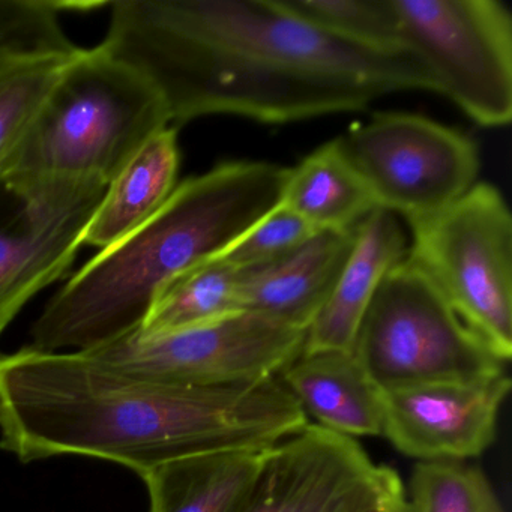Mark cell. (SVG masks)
<instances>
[{"mask_svg": "<svg viewBox=\"0 0 512 512\" xmlns=\"http://www.w3.org/2000/svg\"><path fill=\"white\" fill-rule=\"evenodd\" d=\"M403 49L484 128L512 119V17L499 0H392Z\"/></svg>", "mask_w": 512, "mask_h": 512, "instance_id": "52a82bcc", "label": "cell"}, {"mask_svg": "<svg viewBox=\"0 0 512 512\" xmlns=\"http://www.w3.org/2000/svg\"><path fill=\"white\" fill-rule=\"evenodd\" d=\"M239 274L217 259L188 269L158 293L137 334H167L238 313Z\"/></svg>", "mask_w": 512, "mask_h": 512, "instance_id": "d6986e66", "label": "cell"}, {"mask_svg": "<svg viewBox=\"0 0 512 512\" xmlns=\"http://www.w3.org/2000/svg\"><path fill=\"white\" fill-rule=\"evenodd\" d=\"M409 502L413 512H505L482 470L455 460L416 464Z\"/></svg>", "mask_w": 512, "mask_h": 512, "instance_id": "7402d4cb", "label": "cell"}, {"mask_svg": "<svg viewBox=\"0 0 512 512\" xmlns=\"http://www.w3.org/2000/svg\"><path fill=\"white\" fill-rule=\"evenodd\" d=\"M281 205L317 230L353 229L377 205L358 170L335 139L289 169Z\"/></svg>", "mask_w": 512, "mask_h": 512, "instance_id": "ac0fdd59", "label": "cell"}, {"mask_svg": "<svg viewBox=\"0 0 512 512\" xmlns=\"http://www.w3.org/2000/svg\"><path fill=\"white\" fill-rule=\"evenodd\" d=\"M76 53L0 55V173Z\"/></svg>", "mask_w": 512, "mask_h": 512, "instance_id": "ffe728a7", "label": "cell"}, {"mask_svg": "<svg viewBox=\"0 0 512 512\" xmlns=\"http://www.w3.org/2000/svg\"><path fill=\"white\" fill-rule=\"evenodd\" d=\"M379 512H413L412 505L404 493L400 476L386 467L379 496Z\"/></svg>", "mask_w": 512, "mask_h": 512, "instance_id": "cb8c5ba5", "label": "cell"}, {"mask_svg": "<svg viewBox=\"0 0 512 512\" xmlns=\"http://www.w3.org/2000/svg\"><path fill=\"white\" fill-rule=\"evenodd\" d=\"M338 140L377 208L409 224L439 214L478 184L476 143L424 116L376 113Z\"/></svg>", "mask_w": 512, "mask_h": 512, "instance_id": "9c48e42d", "label": "cell"}, {"mask_svg": "<svg viewBox=\"0 0 512 512\" xmlns=\"http://www.w3.org/2000/svg\"><path fill=\"white\" fill-rule=\"evenodd\" d=\"M289 169L232 161L176 185L139 229L89 260L32 326L41 352H86L137 331L173 278L214 259L280 205Z\"/></svg>", "mask_w": 512, "mask_h": 512, "instance_id": "3957f363", "label": "cell"}, {"mask_svg": "<svg viewBox=\"0 0 512 512\" xmlns=\"http://www.w3.org/2000/svg\"><path fill=\"white\" fill-rule=\"evenodd\" d=\"M284 10L338 40L377 52L404 50L392 0H278Z\"/></svg>", "mask_w": 512, "mask_h": 512, "instance_id": "44dd1931", "label": "cell"}, {"mask_svg": "<svg viewBox=\"0 0 512 512\" xmlns=\"http://www.w3.org/2000/svg\"><path fill=\"white\" fill-rule=\"evenodd\" d=\"M181 152L175 127L152 137L109 185L83 245L106 250L151 220L172 196Z\"/></svg>", "mask_w": 512, "mask_h": 512, "instance_id": "e0dca14e", "label": "cell"}, {"mask_svg": "<svg viewBox=\"0 0 512 512\" xmlns=\"http://www.w3.org/2000/svg\"><path fill=\"white\" fill-rule=\"evenodd\" d=\"M397 215L376 209L356 226L355 244L325 307L305 332L302 353L352 352L356 332L385 275L406 257Z\"/></svg>", "mask_w": 512, "mask_h": 512, "instance_id": "5bb4252c", "label": "cell"}, {"mask_svg": "<svg viewBox=\"0 0 512 512\" xmlns=\"http://www.w3.org/2000/svg\"><path fill=\"white\" fill-rule=\"evenodd\" d=\"M304 341V331L238 311L167 334L134 331L80 353L124 376L170 385L211 386L278 377L301 355Z\"/></svg>", "mask_w": 512, "mask_h": 512, "instance_id": "ba28073f", "label": "cell"}, {"mask_svg": "<svg viewBox=\"0 0 512 512\" xmlns=\"http://www.w3.org/2000/svg\"><path fill=\"white\" fill-rule=\"evenodd\" d=\"M511 389L508 374L470 383L383 392V434L409 457L455 460L482 454L496 437L500 407Z\"/></svg>", "mask_w": 512, "mask_h": 512, "instance_id": "7c38bea8", "label": "cell"}, {"mask_svg": "<svg viewBox=\"0 0 512 512\" xmlns=\"http://www.w3.org/2000/svg\"><path fill=\"white\" fill-rule=\"evenodd\" d=\"M406 259L502 361L512 355V217L502 193L476 184L439 214L409 224Z\"/></svg>", "mask_w": 512, "mask_h": 512, "instance_id": "8992f818", "label": "cell"}, {"mask_svg": "<svg viewBox=\"0 0 512 512\" xmlns=\"http://www.w3.org/2000/svg\"><path fill=\"white\" fill-rule=\"evenodd\" d=\"M307 413L278 377L191 386L124 376L80 352L0 355V449L22 463L59 455L148 470L193 455L271 448Z\"/></svg>", "mask_w": 512, "mask_h": 512, "instance_id": "7a4b0ae2", "label": "cell"}, {"mask_svg": "<svg viewBox=\"0 0 512 512\" xmlns=\"http://www.w3.org/2000/svg\"><path fill=\"white\" fill-rule=\"evenodd\" d=\"M319 232L280 203L214 259L236 271L260 268L289 256Z\"/></svg>", "mask_w": 512, "mask_h": 512, "instance_id": "603a6c76", "label": "cell"}, {"mask_svg": "<svg viewBox=\"0 0 512 512\" xmlns=\"http://www.w3.org/2000/svg\"><path fill=\"white\" fill-rule=\"evenodd\" d=\"M100 44L157 88L172 124L235 115L286 124L437 92L409 50L377 52L302 22L278 0H118Z\"/></svg>", "mask_w": 512, "mask_h": 512, "instance_id": "6da1fadb", "label": "cell"}, {"mask_svg": "<svg viewBox=\"0 0 512 512\" xmlns=\"http://www.w3.org/2000/svg\"><path fill=\"white\" fill-rule=\"evenodd\" d=\"M355 229L322 230L277 262L239 271L241 311L307 332L346 265L355 244Z\"/></svg>", "mask_w": 512, "mask_h": 512, "instance_id": "4fadbf2b", "label": "cell"}, {"mask_svg": "<svg viewBox=\"0 0 512 512\" xmlns=\"http://www.w3.org/2000/svg\"><path fill=\"white\" fill-rule=\"evenodd\" d=\"M170 124L163 97L142 73L101 46L82 49L2 173L83 179L109 187Z\"/></svg>", "mask_w": 512, "mask_h": 512, "instance_id": "277c9868", "label": "cell"}, {"mask_svg": "<svg viewBox=\"0 0 512 512\" xmlns=\"http://www.w3.org/2000/svg\"><path fill=\"white\" fill-rule=\"evenodd\" d=\"M352 355L382 392L479 382L505 373V361L406 257L380 283Z\"/></svg>", "mask_w": 512, "mask_h": 512, "instance_id": "5b68a950", "label": "cell"}, {"mask_svg": "<svg viewBox=\"0 0 512 512\" xmlns=\"http://www.w3.org/2000/svg\"><path fill=\"white\" fill-rule=\"evenodd\" d=\"M278 379L322 427L349 437L383 434V392L352 352L301 353Z\"/></svg>", "mask_w": 512, "mask_h": 512, "instance_id": "9a60e30c", "label": "cell"}, {"mask_svg": "<svg viewBox=\"0 0 512 512\" xmlns=\"http://www.w3.org/2000/svg\"><path fill=\"white\" fill-rule=\"evenodd\" d=\"M383 475H385V472H383ZM380 488H382V484H380ZM379 496L380 490L379 493L376 494V497H373V499H371L370 502L367 503V505L362 506L361 511L359 512H379Z\"/></svg>", "mask_w": 512, "mask_h": 512, "instance_id": "d4e9b609", "label": "cell"}, {"mask_svg": "<svg viewBox=\"0 0 512 512\" xmlns=\"http://www.w3.org/2000/svg\"><path fill=\"white\" fill-rule=\"evenodd\" d=\"M107 188L0 173V335L71 268Z\"/></svg>", "mask_w": 512, "mask_h": 512, "instance_id": "30bf717a", "label": "cell"}, {"mask_svg": "<svg viewBox=\"0 0 512 512\" xmlns=\"http://www.w3.org/2000/svg\"><path fill=\"white\" fill-rule=\"evenodd\" d=\"M271 448L209 452L148 470L140 478L149 512H241Z\"/></svg>", "mask_w": 512, "mask_h": 512, "instance_id": "2e32d148", "label": "cell"}, {"mask_svg": "<svg viewBox=\"0 0 512 512\" xmlns=\"http://www.w3.org/2000/svg\"><path fill=\"white\" fill-rule=\"evenodd\" d=\"M383 472L353 437L308 424L269 449L241 512H359Z\"/></svg>", "mask_w": 512, "mask_h": 512, "instance_id": "8fae6325", "label": "cell"}]
</instances>
